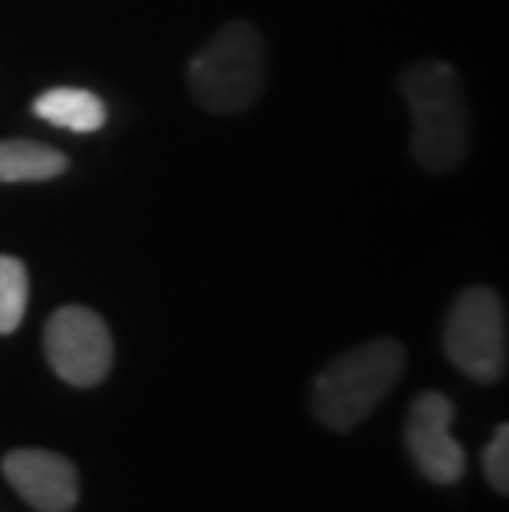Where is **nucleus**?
Listing matches in <instances>:
<instances>
[{
	"label": "nucleus",
	"instance_id": "nucleus-1",
	"mask_svg": "<svg viewBox=\"0 0 509 512\" xmlns=\"http://www.w3.org/2000/svg\"><path fill=\"white\" fill-rule=\"evenodd\" d=\"M410 110V152L427 172H453L470 149V110L457 70L443 60H420L400 76Z\"/></svg>",
	"mask_w": 509,
	"mask_h": 512
},
{
	"label": "nucleus",
	"instance_id": "nucleus-2",
	"mask_svg": "<svg viewBox=\"0 0 509 512\" xmlns=\"http://www.w3.org/2000/svg\"><path fill=\"white\" fill-rule=\"evenodd\" d=\"M404 364L407 351L394 337H374L334 357L311 387L314 417L334 433H351L391 394Z\"/></svg>",
	"mask_w": 509,
	"mask_h": 512
},
{
	"label": "nucleus",
	"instance_id": "nucleus-3",
	"mask_svg": "<svg viewBox=\"0 0 509 512\" xmlns=\"http://www.w3.org/2000/svg\"><path fill=\"white\" fill-rule=\"evenodd\" d=\"M268 57L262 34L248 20H232L189 60V93L209 113H242L265 86Z\"/></svg>",
	"mask_w": 509,
	"mask_h": 512
},
{
	"label": "nucleus",
	"instance_id": "nucleus-4",
	"mask_svg": "<svg viewBox=\"0 0 509 512\" xmlns=\"http://www.w3.org/2000/svg\"><path fill=\"white\" fill-rule=\"evenodd\" d=\"M443 351L463 374L496 384L506 374V304L493 288H467L443 324Z\"/></svg>",
	"mask_w": 509,
	"mask_h": 512
},
{
	"label": "nucleus",
	"instance_id": "nucleus-5",
	"mask_svg": "<svg viewBox=\"0 0 509 512\" xmlns=\"http://www.w3.org/2000/svg\"><path fill=\"white\" fill-rule=\"evenodd\" d=\"M43 351L60 380L73 387H96L113 367V334L96 311L67 304L50 314Z\"/></svg>",
	"mask_w": 509,
	"mask_h": 512
},
{
	"label": "nucleus",
	"instance_id": "nucleus-6",
	"mask_svg": "<svg viewBox=\"0 0 509 512\" xmlns=\"http://www.w3.org/2000/svg\"><path fill=\"white\" fill-rule=\"evenodd\" d=\"M453 423V403L450 397H443L440 390H424L407 410V453L420 473L430 483L453 486L457 479H463L467 470V453H463L460 440L450 433Z\"/></svg>",
	"mask_w": 509,
	"mask_h": 512
},
{
	"label": "nucleus",
	"instance_id": "nucleus-7",
	"mask_svg": "<svg viewBox=\"0 0 509 512\" xmlns=\"http://www.w3.org/2000/svg\"><path fill=\"white\" fill-rule=\"evenodd\" d=\"M0 470L14 493L37 512H70L80 499L77 466L53 450H10Z\"/></svg>",
	"mask_w": 509,
	"mask_h": 512
},
{
	"label": "nucleus",
	"instance_id": "nucleus-8",
	"mask_svg": "<svg viewBox=\"0 0 509 512\" xmlns=\"http://www.w3.org/2000/svg\"><path fill=\"white\" fill-rule=\"evenodd\" d=\"M34 113L53 126L73 129V133H93L106 123V106L96 93L80 86H53L34 100Z\"/></svg>",
	"mask_w": 509,
	"mask_h": 512
},
{
	"label": "nucleus",
	"instance_id": "nucleus-9",
	"mask_svg": "<svg viewBox=\"0 0 509 512\" xmlns=\"http://www.w3.org/2000/svg\"><path fill=\"white\" fill-rule=\"evenodd\" d=\"M70 159L60 149L30 143V139H4L0 143V182H47L63 176Z\"/></svg>",
	"mask_w": 509,
	"mask_h": 512
},
{
	"label": "nucleus",
	"instance_id": "nucleus-10",
	"mask_svg": "<svg viewBox=\"0 0 509 512\" xmlns=\"http://www.w3.org/2000/svg\"><path fill=\"white\" fill-rule=\"evenodd\" d=\"M27 268L20 258L0 255V334H14L27 314Z\"/></svg>",
	"mask_w": 509,
	"mask_h": 512
},
{
	"label": "nucleus",
	"instance_id": "nucleus-11",
	"mask_svg": "<svg viewBox=\"0 0 509 512\" xmlns=\"http://www.w3.org/2000/svg\"><path fill=\"white\" fill-rule=\"evenodd\" d=\"M483 473H486V483H490L496 493H500V496L509 493V427H506V423L496 427L490 446H486Z\"/></svg>",
	"mask_w": 509,
	"mask_h": 512
}]
</instances>
